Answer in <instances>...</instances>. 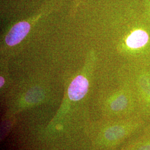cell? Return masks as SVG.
I'll use <instances>...</instances> for the list:
<instances>
[{"label":"cell","mask_w":150,"mask_h":150,"mask_svg":"<svg viewBox=\"0 0 150 150\" xmlns=\"http://www.w3.org/2000/svg\"><path fill=\"white\" fill-rule=\"evenodd\" d=\"M147 122L139 115L108 122L100 133V144L103 148L113 147L137 134Z\"/></svg>","instance_id":"6da1fadb"},{"label":"cell","mask_w":150,"mask_h":150,"mask_svg":"<svg viewBox=\"0 0 150 150\" xmlns=\"http://www.w3.org/2000/svg\"><path fill=\"white\" fill-rule=\"evenodd\" d=\"M150 41V36L146 30L137 28L133 30L126 39V45L132 51H140L145 48Z\"/></svg>","instance_id":"3957f363"},{"label":"cell","mask_w":150,"mask_h":150,"mask_svg":"<svg viewBox=\"0 0 150 150\" xmlns=\"http://www.w3.org/2000/svg\"><path fill=\"white\" fill-rule=\"evenodd\" d=\"M122 150H150V122L131 137Z\"/></svg>","instance_id":"7a4b0ae2"},{"label":"cell","mask_w":150,"mask_h":150,"mask_svg":"<svg viewBox=\"0 0 150 150\" xmlns=\"http://www.w3.org/2000/svg\"><path fill=\"white\" fill-rule=\"evenodd\" d=\"M30 30V25L27 22H21L12 27L6 37V42L12 46L20 43L26 37Z\"/></svg>","instance_id":"277c9868"},{"label":"cell","mask_w":150,"mask_h":150,"mask_svg":"<svg viewBox=\"0 0 150 150\" xmlns=\"http://www.w3.org/2000/svg\"><path fill=\"white\" fill-rule=\"evenodd\" d=\"M88 88V80L83 76H79L71 82L69 88V98L73 101H79L85 96Z\"/></svg>","instance_id":"5b68a950"},{"label":"cell","mask_w":150,"mask_h":150,"mask_svg":"<svg viewBox=\"0 0 150 150\" xmlns=\"http://www.w3.org/2000/svg\"><path fill=\"white\" fill-rule=\"evenodd\" d=\"M0 80H1V82H0V83H1V87H2V86L4 85V78L2 77H1V79H0Z\"/></svg>","instance_id":"52a82bcc"},{"label":"cell","mask_w":150,"mask_h":150,"mask_svg":"<svg viewBox=\"0 0 150 150\" xmlns=\"http://www.w3.org/2000/svg\"><path fill=\"white\" fill-rule=\"evenodd\" d=\"M144 16L150 20V2L144 1Z\"/></svg>","instance_id":"8992f818"},{"label":"cell","mask_w":150,"mask_h":150,"mask_svg":"<svg viewBox=\"0 0 150 150\" xmlns=\"http://www.w3.org/2000/svg\"><path fill=\"white\" fill-rule=\"evenodd\" d=\"M145 2H150V0H144Z\"/></svg>","instance_id":"ba28073f"}]
</instances>
